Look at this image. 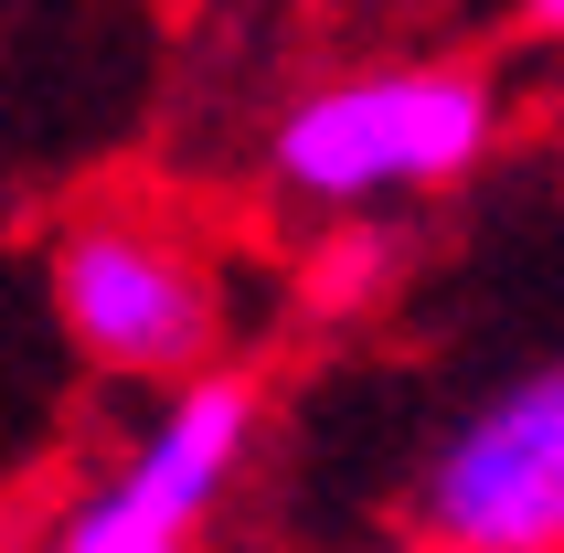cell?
<instances>
[{
  "instance_id": "obj_3",
  "label": "cell",
  "mask_w": 564,
  "mask_h": 553,
  "mask_svg": "<svg viewBox=\"0 0 564 553\" xmlns=\"http://www.w3.org/2000/svg\"><path fill=\"white\" fill-rule=\"evenodd\" d=\"M256 436H267V404H256V383L235 362L160 383L150 415L128 426V447L64 500L32 553H203L224 500L246 490Z\"/></svg>"
},
{
  "instance_id": "obj_5",
  "label": "cell",
  "mask_w": 564,
  "mask_h": 553,
  "mask_svg": "<svg viewBox=\"0 0 564 553\" xmlns=\"http://www.w3.org/2000/svg\"><path fill=\"white\" fill-rule=\"evenodd\" d=\"M533 32H564V0H533Z\"/></svg>"
},
{
  "instance_id": "obj_2",
  "label": "cell",
  "mask_w": 564,
  "mask_h": 553,
  "mask_svg": "<svg viewBox=\"0 0 564 553\" xmlns=\"http://www.w3.org/2000/svg\"><path fill=\"white\" fill-rule=\"evenodd\" d=\"M490 150H501V86L447 54H394L319 75L267 128V182L310 214H383V203L469 182Z\"/></svg>"
},
{
  "instance_id": "obj_6",
  "label": "cell",
  "mask_w": 564,
  "mask_h": 553,
  "mask_svg": "<svg viewBox=\"0 0 564 553\" xmlns=\"http://www.w3.org/2000/svg\"><path fill=\"white\" fill-rule=\"evenodd\" d=\"M405 553H458V543H405Z\"/></svg>"
},
{
  "instance_id": "obj_4",
  "label": "cell",
  "mask_w": 564,
  "mask_h": 553,
  "mask_svg": "<svg viewBox=\"0 0 564 553\" xmlns=\"http://www.w3.org/2000/svg\"><path fill=\"white\" fill-rule=\"evenodd\" d=\"M405 522L458 553H564V362L479 394L426 447Z\"/></svg>"
},
{
  "instance_id": "obj_1",
  "label": "cell",
  "mask_w": 564,
  "mask_h": 553,
  "mask_svg": "<svg viewBox=\"0 0 564 553\" xmlns=\"http://www.w3.org/2000/svg\"><path fill=\"white\" fill-rule=\"evenodd\" d=\"M43 299H54L75 362L107 383H192L224 362L235 299L203 224L160 192H86L43 235Z\"/></svg>"
}]
</instances>
